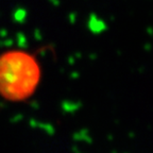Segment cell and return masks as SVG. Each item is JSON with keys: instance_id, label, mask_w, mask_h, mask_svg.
Instances as JSON below:
<instances>
[{"instance_id": "cell-1", "label": "cell", "mask_w": 153, "mask_h": 153, "mask_svg": "<svg viewBox=\"0 0 153 153\" xmlns=\"http://www.w3.org/2000/svg\"><path fill=\"white\" fill-rule=\"evenodd\" d=\"M41 81V67L32 54L7 51L0 55V95L22 101L33 95Z\"/></svg>"}]
</instances>
